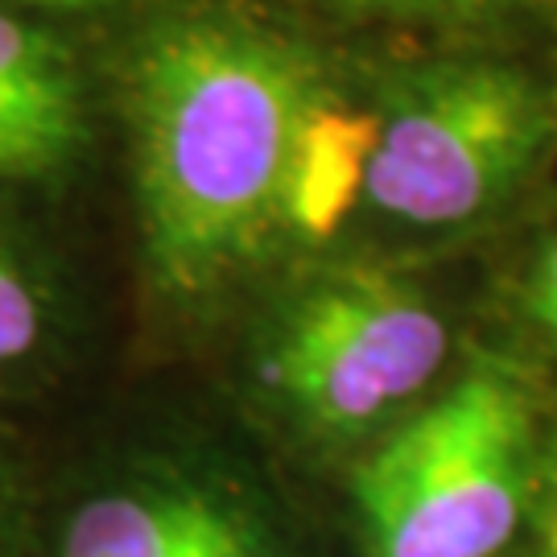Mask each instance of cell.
I'll return each instance as SVG.
<instances>
[{
	"label": "cell",
	"instance_id": "obj_6",
	"mask_svg": "<svg viewBox=\"0 0 557 557\" xmlns=\"http://www.w3.org/2000/svg\"><path fill=\"white\" fill-rule=\"evenodd\" d=\"M91 137L87 83L54 25L0 0V182L71 170Z\"/></svg>",
	"mask_w": 557,
	"mask_h": 557
},
{
	"label": "cell",
	"instance_id": "obj_10",
	"mask_svg": "<svg viewBox=\"0 0 557 557\" xmlns=\"http://www.w3.org/2000/svg\"><path fill=\"white\" fill-rule=\"evenodd\" d=\"M29 554V499L9 442L0 438V557Z\"/></svg>",
	"mask_w": 557,
	"mask_h": 557
},
{
	"label": "cell",
	"instance_id": "obj_1",
	"mask_svg": "<svg viewBox=\"0 0 557 557\" xmlns=\"http://www.w3.org/2000/svg\"><path fill=\"white\" fill-rule=\"evenodd\" d=\"M306 38L227 4H174L120 59L145 269L165 298H215L285 232L301 120L331 87Z\"/></svg>",
	"mask_w": 557,
	"mask_h": 557
},
{
	"label": "cell",
	"instance_id": "obj_9",
	"mask_svg": "<svg viewBox=\"0 0 557 557\" xmlns=\"http://www.w3.org/2000/svg\"><path fill=\"white\" fill-rule=\"evenodd\" d=\"M343 17L400 21V25H487L512 17L533 0H306Z\"/></svg>",
	"mask_w": 557,
	"mask_h": 557
},
{
	"label": "cell",
	"instance_id": "obj_7",
	"mask_svg": "<svg viewBox=\"0 0 557 557\" xmlns=\"http://www.w3.org/2000/svg\"><path fill=\"white\" fill-rule=\"evenodd\" d=\"M372 145H376L372 103L347 100L331 83L306 112L289 153L285 199H281V220L289 236L326 244L347 223V215L363 202Z\"/></svg>",
	"mask_w": 557,
	"mask_h": 557
},
{
	"label": "cell",
	"instance_id": "obj_4",
	"mask_svg": "<svg viewBox=\"0 0 557 557\" xmlns=\"http://www.w3.org/2000/svg\"><path fill=\"white\" fill-rule=\"evenodd\" d=\"M363 207L405 232L499 215L557 145V91L529 62L455 50L376 79Z\"/></svg>",
	"mask_w": 557,
	"mask_h": 557
},
{
	"label": "cell",
	"instance_id": "obj_2",
	"mask_svg": "<svg viewBox=\"0 0 557 557\" xmlns=\"http://www.w3.org/2000/svg\"><path fill=\"white\" fill-rule=\"evenodd\" d=\"M545 418L483 359L384 430L351 471L359 557H499L537 504Z\"/></svg>",
	"mask_w": 557,
	"mask_h": 557
},
{
	"label": "cell",
	"instance_id": "obj_3",
	"mask_svg": "<svg viewBox=\"0 0 557 557\" xmlns=\"http://www.w3.org/2000/svg\"><path fill=\"white\" fill-rule=\"evenodd\" d=\"M450 319L413 277L331 260L285 285L248 343V388L298 442H376L434 393Z\"/></svg>",
	"mask_w": 557,
	"mask_h": 557
},
{
	"label": "cell",
	"instance_id": "obj_5",
	"mask_svg": "<svg viewBox=\"0 0 557 557\" xmlns=\"http://www.w3.org/2000/svg\"><path fill=\"white\" fill-rule=\"evenodd\" d=\"M50 557H298L277 496L207 446L145 450L66 504Z\"/></svg>",
	"mask_w": 557,
	"mask_h": 557
},
{
	"label": "cell",
	"instance_id": "obj_11",
	"mask_svg": "<svg viewBox=\"0 0 557 557\" xmlns=\"http://www.w3.org/2000/svg\"><path fill=\"white\" fill-rule=\"evenodd\" d=\"M529 306H533V319L541 322V331H545L549 343L557 347V239L545 248V257H541L537 269H533Z\"/></svg>",
	"mask_w": 557,
	"mask_h": 557
},
{
	"label": "cell",
	"instance_id": "obj_8",
	"mask_svg": "<svg viewBox=\"0 0 557 557\" xmlns=\"http://www.w3.org/2000/svg\"><path fill=\"white\" fill-rule=\"evenodd\" d=\"M59 298L34 257L0 232V376L29 372L54 347Z\"/></svg>",
	"mask_w": 557,
	"mask_h": 557
},
{
	"label": "cell",
	"instance_id": "obj_12",
	"mask_svg": "<svg viewBox=\"0 0 557 557\" xmlns=\"http://www.w3.org/2000/svg\"><path fill=\"white\" fill-rule=\"evenodd\" d=\"M21 9H91V4H108V0H9Z\"/></svg>",
	"mask_w": 557,
	"mask_h": 557
}]
</instances>
